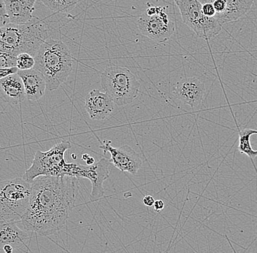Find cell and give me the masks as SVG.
Segmentation results:
<instances>
[{
    "label": "cell",
    "mask_w": 257,
    "mask_h": 253,
    "mask_svg": "<svg viewBox=\"0 0 257 253\" xmlns=\"http://www.w3.org/2000/svg\"><path fill=\"white\" fill-rule=\"evenodd\" d=\"M31 182L22 178L0 182V223L21 222L28 206Z\"/></svg>",
    "instance_id": "cell-6"
},
{
    "label": "cell",
    "mask_w": 257,
    "mask_h": 253,
    "mask_svg": "<svg viewBox=\"0 0 257 253\" xmlns=\"http://www.w3.org/2000/svg\"><path fill=\"white\" fill-rule=\"evenodd\" d=\"M110 162L109 159L101 158L91 165H81L78 178L87 179L92 185L91 201H96L104 194V182L110 176Z\"/></svg>",
    "instance_id": "cell-12"
},
{
    "label": "cell",
    "mask_w": 257,
    "mask_h": 253,
    "mask_svg": "<svg viewBox=\"0 0 257 253\" xmlns=\"http://www.w3.org/2000/svg\"><path fill=\"white\" fill-rule=\"evenodd\" d=\"M9 24L30 23L37 17L33 16L37 0H4Z\"/></svg>",
    "instance_id": "cell-15"
},
{
    "label": "cell",
    "mask_w": 257,
    "mask_h": 253,
    "mask_svg": "<svg viewBox=\"0 0 257 253\" xmlns=\"http://www.w3.org/2000/svg\"><path fill=\"white\" fill-rule=\"evenodd\" d=\"M72 157H73L74 159H76L77 158V157H75V154H72Z\"/></svg>",
    "instance_id": "cell-30"
},
{
    "label": "cell",
    "mask_w": 257,
    "mask_h": 253,
    "mask_svg": "<svg viewBox=\"0 0 257 253\" xmlns=\"http://www.w3.org/2000/svg\"><path fill=\"white\" fill-rule=\"evenodd\" d=\"M115 103L105 93L93 90L85 98V109L90 118L102 121L111 114Z\"/></svg>",
    "instance_id": "cell-13"
},
{
    "label": "cell",
    "mask_w": 257,
    "mask_h": 253,
    "mask_svg": "<svg viewBox=\"0 0 257 253\" xmlns=\"http://www.w3.org/2000/svg\"><path fill=\"white\" fill-rule=\"evenodd\" d=\"M201 4L211 3L216 11L215 19L221 25L236 22L248 14L254 0H198Z\"/></svg>",
    "instance_id": "cell-10"
},
{
    "label": "cell",
    "mask_w": 257,
    "mask_h": 253,
    "mask_svg": "<svg viewBox=\"0 0 257 253\" xmlns=\"http://www.w3.org/2000/svg\"><path fill=\"white\" fill-rule=\"evenodd\" d=\"M165 206L164 201H162V200L159 199L156 200V201H154V206H154V211L157 212V213H160V212H162V211L165 209Z\"/></svg>",
    "instance_id": "cell-25"
},
{
    "label": "cell",
    "mask_w": 257,
    "mask_h": 253,
    "mask_svg": "<svg viewBox=\"0 0 257 253\" xmlns=\"http://www.w3.org/2000/svg\"><path fill=\"white\" fill-rule=\"evenodd\" d=\"M34 58V68L43 75L49 91L57 90L72 71L73 56L67 45L61 40L48 38Z\"/></svg>",
    "instance_id": "cell-2"
},
{
    "label": "cell",
    "mask_w": 257,
    "mask_h": 253,
    "mask_svg": "<svg viewBox=\"0 0 257 253\" xmlns=\"http://www.w3.org/2000/svg\"><path fill=\"white\" fill-rule=\"evenodd\" d=\"M95 162V159H94V157H91L90 156L86 160V163H87V165H91Z\"/></svg>",
    "instance_id": "cell-28"
},
{
    "label": "cell",
    "mask_w": 257,
    "mask_h": 253,
    "mask_svg": "<svg viewBox=\"0 0 257 253\" xmlns=\"http://www.w3.org/2000/svg\"><path fill=\"white\" fill-rule=\"evenodd\" d=\"M101 86L118 106L130 104L138 96L141 83L127 67L112 65L100 74Z\"/></svg>",
    "instance_id": "cell-5"
},
{
    "label": "cell",
    "mask_w": 257,
    "mask_h": 253,
    "mask_svg": "<svg viewBox=\"0 0 257 253\" xmlns=\"http://www.w3.org/2000/svg\"><path fill=\"white\" fill-rule=\"evenodd\" d=\"M17 74L22 78L27 100L38 101L44 95L47 87L44 77L38 70H18Z\"/></svg>",
    "instance_id": "cell-16"
},
{
    "label": "cell",
    "mask_w": 257,
    "mask_h": 253,
    "mask_svg": "<svg viewBox=\"0 0 257 253\" xmlns=\"http://www.w3.org/2000/svg\"><path fill=\"white\" fill-rule=\"evenodd\" d=\"M9 24L4 0H0V27Z\"/></svg>",
    "instance_id": "cell-22"
},
{
    "label": "cell",
    "mask_w": 257,
    "mask_h": 253,
    "mask_svg": "<svg viewBox=\"0 0 257 253\" xmlns=\"http://www.w3.org/2000/svg\"><path fill=\"white\" fill-rule=\"evenodd\" d=\"M237 127L239 135V144L237 146V150L242 154H246L251 160L257 157V150H254L252 148L251 143H250V136L252 135H257V130L250 128L240 130L238 125H237Z\"/></svg>",
    "instance_id": "cell-18"
},
{
    "label": "cell",
    "mask_w": 257,
    "mask_h": 253,
    "mask_svg": "<svg viewBox=\"0 0 257 253\" xmlns=\"http://www.w3.org/2000/svg\"><path fill=\"white\" fill-rule=\"evenodd\" d=\"M202 11L204 15L209 18H215L216 13L211 3H205L202 5Z\"/></svg>",
    "instance_id": "cell-23"
},
{
    "label": "cell",
    "mask_w": 257,
    "mask_h": 253,
    "mask_svg": "<svg viewBox=\"0 0 257 253\" xmlns=\"http://www.w3.org/2000/svg\"><path fill=\"white\" fill-rule=\"evenodd\" d=\"M179 9L183 22L204 40L214 38L222 30V25L215 18L204 15L198 0H174Z\"/></svg>",
    "instance_id": "cell-8"
},
{
    "label": "cell",
    "mask_w": 257,
    "mask_h": 253,
    "mask_svg": "<svg viewBox=\"0 0 257 253\" xmlns=\"http://www.w3.org/2000/svg\"><path fill=\"white\" fill-rule=\"evenodd\" d=\"M35 58L27 53H22L17 56L16 67L19 70H31L35 67Z\"/></svg>",
    "instance_id": "cell-21"
},
{
    "label": "cell",
    "mask_w": 257,
    "mask_h": 253,
    "mask_svg": "<svg viewBox=\"0 0 257 253\" xmlns=\"http://www.w3.org/2000/svg\"><path fill=\"white\" fill-rule=\"evenodd\" d=\"M154 201H155V200L152 196H144V199H143V203H144V205L148 206V207H152L154 206Z\"/></svg>",
    "instance_id": "cell-26"
},
{
    "label": "cell",
    "mask_w": 257,
    "mask_h": 253,
    "mask_svg": "<svg viewBox=\"0 0 257 253\" xmlns=\"http://www.w3.org/2000/svg\"><path fill=\"white\" fill-rule=\"evenodd\" d=\"M205 92V83L197 77L181 78L173 87L175 98L192 109H196L202 104Z\"/></svg>",
    "instance_id": "cell-11"
},
{
    "label": "cell",
    "mask_w": 257,
    "mask_h": 253,
    "mask_svg": "<svg viewBox=\"0 0 257 253\" xmlns=\"http://www.w3.org/2000/svg\"><path fill=\"white\" fill-rule=\"evenodd\" d=\"M51 11L57 13H66L72 11L78 3V0H41Z\"/></svg>",
    "instance_id": "cell-19"
},
{
    "label": "cell",
    "mask_w": 257,
    "mask_h": 253,
    "mask_svg": "<svg viewBox=\"0 0 257 253\" xmlns=\"http://www.w3.org/2000/svg\"><path fill=\"white\" fill-rule=\"evenodd\" d=\"M19 69L17 67H0V79L6 78L9 75L17 73Z\"/></svg>",
    "instance_id": "cell-24"
},
{
    "label": "cell",
    "mask_w": 257,
    "mask_h": 253,
    "mask_svg": "<svg viewBox=\"0 0 257 253\" xmlns=\"http://www.w3.org/2000/svg\"><path fill=\"white\" fill-rule=\"evenodd\" d=\"M0 100L17 105L27 100L22 78L17 73L0 79Z\"/></svg>",
    "instance_id": "cell-17"
},
{
    "label": "cell",
    "mask_w": 257,
    "mask_h": 253,
    "mask_svg": "<svg viewBox=\"0 0 257 253\" xmlns=\"http://www.w3.org/2000/svg\"><path fill=\"white\" fill-rule=\"evenodd\" d=\"M17 56L12 51L0 47V67H16Z\"/></svg>",
    "instance_id": "cell-20"
},
{
    "label": "cell",
    "mask_w": 257,
    "mask_h": 253,
    "mask_svg": "<svg viewBox=\"0 0 257 253\" xmlns=\"http://www.w3.org/2000/svg\"><path fill=\"white\" fill-rule=\"evenodd\" d=\"M50 38L47 24L36 18L25 24H8L0 27V47L16 55L27 53L35 57L40 46Z\"/></svg>",
    "instance_id": "cell-3"
},
{
    "label": "cell",
    "mask_w": 257,
    "mask_h": 253,
    "mask_svg": "<svg viewBox=\"0 0 257 253\" xmlns=\"http://www.w3.org/2000/svg\"><path fill=\"white\" fill-rule=\"evenodd\" d=\"M70 148L71 143L64 141L56 143L49 150L37 151L31 166L26 171L24 180L31 182L40 176H67L78 179L81 165L67 162L64 158L66 151Z\"/></svg>",
    "instance_id": "cell-4"
},
{
    "label": "cell",
    "mask_w": 257,
    "mask_h": 253,
    "mask_svg": "<svg viewBox=\"0 0 257 253\" xmlns=\"http://www.w3.org/2000/svg\"><path fill=\"white\" fill-rule=\"evenodd\" d=\"M95 136L100 142L99 148L104 151V154L110 153L111 157L109 161L110 163L121 172H128L133 175L138 174L144 163L141 154L136 152L128 145L118 148L112 147L111 141L107 140L102 142L96 135Z\"/></svg>",
    "instance_id": "cell-9"
},
{
    "label": "cell",
    "mask_w": 257,
    "mask_h": 253,
    "mask_svg": "<svg viewBox=\"0 0 257 253\" xmlns=\"http://www.w3.org/2000/svg\"><path fill=\"white\" fill-rule=\"evenodd\" d=\"M14 248L11 245L4 246L3 249V253H13L14 252Z\"/></svg>",
    "instance_id": "cell-27"
},
{
    "label": "cell",
    "mask_w": 257,
    "mask_h": 253,
    "mask_svg": "<svg viewBox=\"0 0 257 253\" xmlns=\"http://www.w3.org/2000/svg\"><path fill=\"white\" fill-rule=\"evenodd\" d=\"M75 177L40 176L31 182V193L22 217L24 230L32 236H48L65 228L75 206Z\"/></svg>",
    "instance_id": "cell-1"
},
{
    "label": "cell",
    "mask_w": 257,
    "mask_h": 253,
    "mask_svg": "<svg viewBox=\"0 0 257 253\" xmlns=\"http://www.w3.org/2000/svg\"><path fill=\"white\" fill-rule=\"evenodd\" d=\"M138 30L144 36L157 43L168 41L176 30L173 8L169 6H150L137 20Z\"/></svg>",
    "instance_id": "cell-7"
},
{
    "label": "cell",
    "mask_w": 257,
    "mask_h": 253,
    "mask_svg": "<svg viewBox=\"0 0 257 253\" xmlns=\"http://www.w3.org/2000/svg\"><path fill=\"white\" fill-rule=\"evenodd\" d=\"M89 157H90V155H88V154H83V156H82V159H83V160L86 161V160H87V159Z\"/></svg>",
    "instance_id": "cell-29"
},
{
    "label": "cell",
    "mask_w": 257,
    "mask_h": 253,
    "mask_svg": "<svg viewBox=\"0 0 257 253\" xmlns=\"http://www.w3.org/2000/svg\"><path fill=\"white\" fill-rule=\"evenodd\" d=\"M32 237L30 233L18 226L17 222H2L0 223V253H3V247L6 245L12 246L16 249L27 248L30 250L27 244Z\"/></svg>",
    "instance_id": "cell-14"
}]
</instances>
